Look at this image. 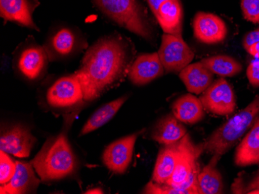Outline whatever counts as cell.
I'll return each instance as SVG.
<instances>
[{
    "mask_svg": "<svg viewBox=\"0 0 259 194\" xmlns=\"http://www.w3.org/2000/svg\"><path fill=\"white\" fill-rule=\"evenodd\" d=\"M171 109L173 115L186 124H196L204 118V108L201 101L192 93L183 95L175 101Z\"/></svg>",
    "mask_w": 259,
    "mask_h": 194,
    "instance_id": "obj_19",
    "label": "cell"
},
{
    "mask_svg": "<svg viewBox=\"0 0 259 194\" xmlns=\"http://www.w3.org/2000/svg\"><path fill=\"white\" fill-rule=\"evenodd\" d=\"M179 142L172 144L164 145L161 148L153 172L152 180L154 182L163 184L169 180L176 167Z\"/></svg>",
    "mask_w": 259,
    "mask_h": 194,
    "instance_id": "obj_21",
    "label": "cell"
},
{
    "mask_svg": "<svg viewBox=\"0 0 259 194\" xmlns=\"http://www.w3.org/2000/svg\"><path fill=\"white\" fill-rule=\"evenodd\" d=\"M81 100H83V92L75 75L58 79L47 93V101L54 108L73 106Z\"/></svg>",
    "mask_w": 259,
    "mask_h": 194,
    "instance_id": "obj_9",
    "label": "cell"
},
{
    "mask_svg": "<svg viewBox=\"0 0 259 194\" xmlns=\"http://www.w3.org/2000/svg\"><path fill=\"white\" fill-rule=\"evenodd\" d=\"M186 134L183 122L171 113L158 120L151 132V138L164 146L177 143Z\"/></svg>",
    "mask_w": 259,
    "mask_h": 194,
    "instance_id": "obj_16",
    "label": "cell"
},
{
    "mask_svg": "<svg viewBox=\"0 0 259 194\" xmlns=\"http://www.w3.org/2000/svg\"><path fill=\"white\" fill-rule=\"evenodd\" d=\"M247 78L252 86L259 87V59L253 60L248 65Z\"/></svg>",
    "mask_w": 259,
    "mask_h": 194,
    "instance_id": "obj_29",
    "label": "cell"
},
{
    "mask_svg": "<svg viewBox=\"0 0 259 194\" xmlns=\"http://www.w3.org/2000/svg\"><path fill=\"white\" fill-rule=\"evenodd\" d=\"M48 53L43 47L33 45L24 49L17 60L20 73L30 81L41 76L46 68Z\"/></svg>",
    "mask_w": 259,
    "mask_h": 194,
    "instance_id": "obj_14",
    "label": "cell"
},
{
    "mask_svg": "<svg viewBox=\"0 0 259 194\" xmlns=\"http://www.w3.org/2000/svg\"><path fill=\"white\" fill-rule=\"evenodd\" d=\"M246 50L256 58L259 59V43L251 45V47H248Z\"/></svg>",
    "mask_w": 259,
    "mask_h": 194,
    "instance_id": "obj_33",
    "label": "cell"
},
{
    "mask_svg": "<svg viewBox=\"0 0 259 194\" xmlns=\"http://www.w3.org/2000/svg\"><path fill=\"white\" fill-rule=\"evenodd\" d=\"M155 16L164 33L182 35L183 11L180 0L164 3Z\"/></svg>",
    "mask_w": 259,
    "mask_h": 194,
    "instance_id": "obj_18",
    "label": "cell"
},
{
    "mask_svg": "<svg viewBox=\"0 0 259 194\" xmlns=\"http://www.w3.org/2000/svg\"><path fill=\"white\" fill-rule=\"evenodd\" d=\"M246 193H259V173L246 185L241 191Z\"/></svg>",
    "mask_w": 259,
    "mask_h": 194,
    "instance_id": "obj_31",
    "label": "cell"
},
{
    "mask_svg": "<svg viewBox=\"0 0 259 194\" xmlns=\"http://www.w3.org/2000/svg\"><path fill=\"white\" fill-rule=\"evenodd\" d=\"M202 63L210 71L213 75L221 77H234L242 71V65L227 55H218L203 59Z\"/></svg>",
    "mask_w": 259,
    "mask_h": 194,
    "instance_id": "obj_25",
    "label": "cell"
},
{
    "mask_svg": "<svg viewBox=\"0 0 259 194\" xmlns=\"http://www.w3.org/2000/svg\"><path fill=\"white\" fill-rule=\"evenodd\" d=\"M127 98V95L120 97V98L115 99L114 101L109 102L98 108L84 124L79 136H85V135L89 134L92 132L101 128L104 124L109 122L116 115V113L118 112L119 110L126 102Z\"/></svg>",
    "mask_w": 259,
    "mask_h": 194,
    "instance_id": "obj_23",
    "label": "cell"
},
{
    "mask_svg": "<svg viewBox=\"0 0 259 194\" xmlns=\"http://www.w3.org/2000/svg\"><path fill=\"white\" fill-rule=\"evenodd\" d=\"M234 163L238 166L259 164V118L238 145Z\"/></svg>",
    "mask_w": 259,
    "mask_h": 194,
    "instance_id": "obj_20",
    "label": "cell"
},
{
    "mask_svg": "<svg viewBox=\"0 0 259 194\" xmlns=\"http://www.w3.org/2000/svg\"><path fill=\"white\" fill-rule=\"evenodd\" d=\"M241 7L245 20L259 23V0H241Z\"/></svg>",
    "mask_w": 259,
    "mask_h": 194,
    "instance_id": "obj_28",
    "label": "cell"
},
{
    "mask_svg": "<svg viewBox=\"0 0 259 194\" xmlns=\"http://www.w3.org/2000/svg\"><path fill=\"white\" fill-rule=\"evenodd\" d=\"M256 43H259V29L250 32L244 37L243 40V46L244 49L247 50L248 47H251V45Z\"/></svg>",
    "mask_w": 259,
    "mask_h": 194,
    "instance_id": "obj_30",
    "label": "cell"
},
{
    "mask_svg": "<svg viewBox=\"0 0 259 194\" xmlns=\"http://www.w3.org/2000/svg\"><path fill=\"white\" fill-rule=\"evenodd\" d=\"M132 60L127 43L118 36L99 40L87 50L75 77L85 101H95L123 79Z\"/></svg>",
    "mask_w": 259,
    "mask_h": 194,
    "instance_id": "obj_1",
    "label": "cell"
},
{
    "mask_svg": "<svg viewBox=\"0 0 259 194\" xmlns=\"http://www.w3.org/2000/svg\"><path fill=\"white\" fill-rule=\"evenodd\" d=\"M76 47L75 33L68 28H62L52 36L45 48L51 60L69 56Z\"/></svg>",
    "mask_w": 259,
    "mask_h": 194,
    "instance_id": "obj_24",
    "label": "cell"
},
{
    "mask_svg": "<svg viewBox=\"0 0 259 194\" xmlns=\"http://www.w3.org/2000/svg\"><path fill=\"white\" fill-rule=\"evenodd\" d=\"M0 14L4 20L38 30L32 18V6L29 0H0Z\"/></svg>",
    "mask_w": 259,
    "mask_h": 194,
    "instance_id": "obj_17",
    "label": "cell"
},
{
    "mask_svg": "<svg viewBox=\"0 0 259 194\" xmlns=\"http://www.w3.org/2000/svg\"><path fill=\"white\" fill-rule=\"evenodd\" d=\"M203 153L199 145L193 144L189 135L179 142L176 167L165 184L176 187L191 188L197 185V159Z\"/></svg>",
    "mask_w": 259,
    "mask_h": 194,
    "instance_id": "obj_5",
    "label": "cell"
},
{
    "mask_svg": "<svg viewBox=\"0 0 259 194\" xmlns=\"http://www.w3.org/2000/svg\"><path fill=\"white\" fill-rule=\"evenodd\" d=\"M180 78L190 93L200 95L213 82V74L200 61L186 67L180 72Z\"/></svg>",
    "mask_w": 259,
    "mask_h": 194,
    "instance_id": "obj_15",
    "label": "cell"
},
{
    "mask_svg": "<svg viewBox=\"0 0 259 194\" xmlns=\"http://www.w3.org/2000/svg\"><path fill=\"white\" fill-rule=\"evenodd\" d=\"M17 163L5 152H0V183L5 184L10 182L16 173Z\"/></svg>",
    "mask_w": 259,
    "mask_h": 194,
    "instance_id": "obj_27",
    "label": "cell"
},
{
    "mask_svg": "<svg viewBox=\"0 0 259 194\" xmlns=\"http://www.w3.org/2000/svg\"><path fill=\"white\" fill-rule=\"evenodd\" d=\"M194 36L198 40L206 44H216L224 41L228 34V28L222 19L214 14L198 13L193 20Z\"/></svg>",
    "mask_w": 259,
    "mask_h": 194,
    "instance_id": "obj_11",
    "label": "cell"
},
{
    "mask_svg": "<svg viewBox=\"0 0 259 194\" xmlns=\"http://www.w3.org/2000/svg\"><path fill=\"white\" fill-rule=\"evenodd\" d=\"M17 169L10 182L1 185L2 194L30 193L35 192L41 179L36 176L31 163L17 161Z\"/></svg>",
    "mask_w": 259,
    "mask_h": 194,
    "instance_id": "obj_13",
    "label": "cell"
},
{
    "mask_svg": "<svg viewBox=\"0 0 259 194\" xmlns=\"http://www.w3.org/2000/svg\"><path fill=\"white\" fill-rule=\"evenodd\" d=\"M85 193L87 194H102L103 193V190L101 188H93V189H89L85 191Z\"/></svg>",
    "mask_w": 259,
    "mask_h": 194,
    "instance_id": "obj_34",
    "label": "cell"
},
{
    "mask_svg": "<svg viewBox=\"0 0 259 194\" xmlns=\"http://www.w3.org/2000/svg\"><path fill=\"white\" fill-rule=\"evenodd\" d=\"M206 111L218 115H228L236 108L234 90L226 80L220 78L209 85L199 98Z\"/></svg>",
    "mask_w": 259,
    "mask_h": 194,
    "instance_id": "obj_7",
    "label": "cell"
},
{
    "mask_svg": "<svg viewBox=\"0 0 259 194\" xmlns=\"http://www.w3.org/2000/svg\"><path fill=\"white\" fill-rule=\"evenodd\" d=\"M102 12L120 27L150 40L152 30L138 0H93Z\"/></svg>",
    "mask_w": 259,
    "mask_h": 194,
    "instance_id": "obj_4",
    "label": "cell"
},
{
    "mask_svg": "<svg viewBox=\"0 0 259 194\" xmlns=\"http://www.w3.org/2000/svg\"><path fill=\"white\" fill-rule=\"evenodd\" d=\"M164 71L158 53H144L138 56L131 66L128 77L134 85L141 86L161 77Z\"/></svg>",
    "mask_w": 259,
    "mask_h": 194,
    "instance_id": "obj_12",
    "label": "cell"
},
{
    "mask_svg": "<svg viewBox=\"0 0 259 194\" xmlns=\"http://www.w3.org/2000/svg\"><path fill=\"white\" fill-rule=\"evenodd\" d=\"M167 1H168V0H148V5H149L154 15L157 14L160 7Z\"/></svg>",
    "mask_w": 259,
    "mask_h": 194,
    "instance_id": "obj_32",
    "label": "cell"
},
{
    "mask_svg": "<svg viewBox=\"0 0 259 194\" xmlns=\"http://www.w3.org/2000/svg\"><path fill=\"white\" fill-rule=\"evenodd\" d=\"M259 114V95L248 106L215 130L204 143L199 144L202 151L212 154L228 153L241 140Z\"/></svg>",
    "mask_w": 259,
    "mask_h": 194,
    "instance_id": "obj_3",
    "label": "cell"
},
{
    "mask_svg": "<svg viewBox=\"0 0 259 194\" xmlns=\"http://www.w3.org/2000/svg\"><path fill=\"white\" fill-rule=\"evenodd\" d=\"M31 164L43 182L71 176L76 169L77 161L66 133L63 132L48 140Z\"/></svg>",
    "mask_w": 259,
    "mask_h": 194,
    "instance_id": "obj_2",
    "label": "cell"
},
{
    "mask_svg": "<svg viewBox=\"0 0 259 194\" xmlns=\"http://www.w3.org/2000/svg\"><path fill=\"white\" fill-rule=\"evenodd\" d=\"M219 155H213L210 161L197 175L199 194H220L224 191V182L217 165L221 159Z\"/></svg>",
    "mask_w": 259,
    "mask_h": 194,
    "instance_id": "obj_22",
    "label": "cell"
},
{
    "mask_svg": "<svg viewBox=\"0 0 259 194\" xmlns=\"http://www.w3.org/2000/svg\"><path fill=\"white\" fill-rule=\"evenodd\" d=\"M143 193L151 194H199L198 186L191 188L176 187L165 183L150 181L145 186Z\"/></svg>",
    "mask_w": 259,
    "mask_h": 194,
    "instance_id": "obj_26",
    "label": "cell"
},
{
    "mask_svg": "<svg viewBox=\"0 0 259 194\" xmlns=\"http://www.w3.org/2000/svg\"><path fill=\"white\" fill-rule=\"evenodd\" d=\"M158 53L164 71L168 73H180L194 58V53L182 35L164 33Z\"/></svg>",
    "mask_w": 259,
    "mask_h": 194,
    "instance_id": "obj_6",
    "label": "cell"
},
{
    "mask_svg": "<svg viewBox=\"0 0 259 194\" xmlns=\"http://www.w3.org/2000/svg\"><path fill=\"white\" fill-rule=\"evenodd\" d=\"M36 143V138L30 130L21 124H17L3 132L0 138L1 151L18 158H27Z\"/></svg>",
    "mask_w": 259,
    "mask_h": 194,
    "instance_id": "obj_10",
    "label": "cell"
},
{
    "mask_svg": "<svg viewBox=\"0 0 259 194\" xmlns=\"http://www.w3.org/2000/svg\"><path fill=\"white\" fill-rule=\"evenodd\" d=\"M144 130L125 136L109 145L103 152V164L116 174H123L129 167L133 157L135 143Z\"/></svg>",
    "mask_w": 259,
    "mask_h": 194,
    "instance_id": "obj_8",
    "label": "cell"
}]
</instances>
